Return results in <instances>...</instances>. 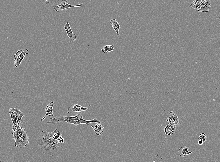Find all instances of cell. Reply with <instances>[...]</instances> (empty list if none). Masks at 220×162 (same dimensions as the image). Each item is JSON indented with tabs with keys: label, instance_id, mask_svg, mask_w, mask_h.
Returning a JSON list of instances; mask_svg holds the SVG:
<instances>
[{
	"label": "cell",
	"instance_id": "1",
	"mask_svg": "<svg viewBox=\"0 0 220 162\" xmlns=\"http://www.w3.org/2000/svg\"><path fill=\"white\" fill-rule=\"evenodd\" d=\"M57 131V129H56L52 133L42 131L40 134L38 138V144L42 153L55 157L59 155L62 152L64 146V143H60L53 137Z\"/></svg>",
	"mask_w": 220,
	"mask_h": 162
},
{
	"label": "cell",
	"instance_id": "2",
	"mask_svg": "<svg viewBox=\"0 0 220 162\" xmlns=\"http://www.w3.org/2000/svg\"><path fill=\"white\" fill-rule=\"evenodd\" d=\"M84 116V114L80 113L77 114L75 116L71 117L60 116L54 118H51V120L47 122L49 125H53L61 122H65L68 123L77 125L86 124L89 125L90 123H95L100 124V121L98 119L96 118L92 120H86L83 118Z\"/></svg>",
	"mask_w": 220,
	"mask_h": 162
},
{
	"label": "cell",
	"instance_id": "3",
	"mask_svg": "<svg viewBox=\"0 0 220 162\" xmlns=\"http://www.w3.org/2000/svg\"><path fill=\"white\" fill-rule=\"evenodd\" d=\"M12 134L16 147L22 148L26 147L29 144V137L25 129L22 127L20 132H15L13 131Z\"/></svg>",
	"mask_w": 220,
	"mask_h": 162
},
{
	"label": "cell",
	"instance_id": "4",
	"mask_svg": "<svg viewBox=\"0 0 220 162\" xmlns=\"http://www.w3.org/2000/svg\"><path fill=\"white\" fill-rule=\"evenodd\" d=\"M211 1H194L191 3L190 6L200 12L207 13L211 7Z\"/></svg>",
	"mask_w": 220,
	"mask_h": 162
},
{
	"label": "cell",
	"instance_id": "5",
	"mask_svg": "<svg viewBox=\"0 0 220 162\" xmlns=\"http://www.w3.org/2000/svg\"><path fill=\"white\" fill-rule=\"evenodd\" d=\"M29 53V51L27 49L18 51L14 56V63L15 67H18L20 66L26 55L28 54Z\"/></svg>",
	"mask_w": 220,
	"mask_h": 162
},
{
	"label": "cell",
	"instance_id": "6",
	"mask_svg": "<svg viewBox=\"0 0 220 162\" xmlns=\"http://www.w3.org/2000/svg\"><path fill=\"white\" fill-rule=\"evenodd\" d=\"M84 6L83 3H81L79 5H72L69 4L68 1L66 0H63L61 2L60 4L59 5L53 6V9L57 12H60L64 10H68L71 7H82Z\"/></svg>",
	"mask_w": 220,
	"mask_h": 162
},
{
	"label": "cell",
	"instance_id": "7",
	"mask_svg": "<svg viewBox=\"0 0 220 162\" xmlns=\"http://www.w3.org/2000/svg\"><path fill=\"white\" fill-rule=\"evenodd\" d=\"M176 127V126L175 125H172L169 124L164 127V131L165 134V138L164 142L162 144L161 147L159 151L158 152L157 154V155L155 159H156L158 155V154L159 153L162 147L163 144L166 139H167V138H169L172 136L173 134L175 132Z\"/></svg>",
	"mask_w": 220,
	"mask_h": 162
},
{
	"label": "cell",
	"instance_id": "8",
	"mask_svg": "<svg viewBox=\"0 0 220 162\" xmlns=\"http://www.w3.org/2000/svg\"><path fill=\"white\" fill-rule=\"evenodd\" d=\"M88 109V107H84L77 104L73 103L68 108L67 113L72 114L80 113L81 112L87 111Z\"/></svg>",
	"mask_w": 220,
	"mask_h": 162
},
{
	"label": "cell",
	"instance_id": "9",
	"mask_svg": "<svg viewBox=\"0 0 220 162\" xmlns=\"http://www.w3.org/2000/svg\"><path fill=\"white\" fill-rule=\"evenodd\" d=\"M167 121L169 123V124L176 126L179 125L180 123L178 116L173 111L170 112L169 114V117L167 119Z\"/></svg>",
	"mask_w": 220,
	"mask_h": 162
},
{
	"label": "cell",
	"instance_id": "10",
	"mask_svg": "<svg viewBox=\"0 0 220 162\" xmlns=\"http://www.w3.org/2000/svg\"><path fill=\"white\" fill-rule=\"evenodd\" d=\"M64 29L66 31L69 42H75L77 38L76 35L73 33L70 25L68 22H67L66 24L65 25Z\"/></svg>",
	"mask_w": 220,
	"mask_h": 162
},
{
	"label": "cell",
	"instance_id": "11",
	"mask_svg": "<svg viewBox=\"0 0 220 162\" xmlns=\"http://www.w3.org/2000/svg\"><path fill=\"white\" fill-rule=\"evenodd\" d=\"M54 105L55 103L53 101L48 104L45 109L46 114L44 117L41 119V121H44L48 116L51 117L54 116L55 114L53 112V106Z\"/></svg>",
	"mask_w": 220,
	"mask_h": 162
},
{
	"label": "cell",
	"instance_id": "12",
	"mask_svg": "<svg viewBox=\"0 0 220 162\" xmlns=\"http://www.w3.org/2000/svg\"><path fill=\"white\" fill-rule=\"evenodd\" d=\"M11 109L13 111L15 116H16V119L20 124H22L23 122L22 119L23 116H25L24 114L20 110L18 109L11 108Z\"/></svg>",
	"mask_w": 220,
	"mask_h": 162
},
{
	"label": "cell",
	"instance_id": "13",
	"mask_svg": "<svg viewBox=\"0 0 220 162\" xmlns=\"http://www.w3.org/2000/svg\"><path fill=\"white\" fill-rule=\"evenodd\" d=\"M91 127L94 131L95 133L98 136L100 135L104 132V127L99 123H97L95 125H91Z\"/></svg>",
	"mask_w": 220,
	"mask_h": 162
},
{
	"label": "cell",
	"instance_id": "14",
	"mask_svg": "<svg viewBox=\"0 0 220 162\" xmlns=\"http://www.w3.org/2000/svg\"><path fill=\"white\" fill-rule=\"evenodd\" d=\"M188 149L189 148L186 147V146L180 147L178 150V155L181 157H184L192 153L193 151H189L188 150Z\"/></svg>",
	"mask_w": 220,
	"mask_h": 162
},
{
	"label": "cell",
	"instance_id": "15",
	"mask_svg": "<svg viewBox=\"0 0 220 162\" xmlns=\"http://www.w3.org/2000/svg\"><path fill=\"white\" fill-rule=\"evenodd\" d=\"M110 23L115 32L117 33V35L120 36V34L119 33V30L120 29L121 26L117 20L114 19H112L110 21Z\"/></svg>",
	"mask_w": 220,
	"mask_h": 162
},
{
	"label": "cell",
	"instance_id": "16",
	"mask_svg": "<svg viewBox=\"0 0 220 162\" xmlns=\"http://www.w3.org/2000/svg\"><path fill=\"white\" fill-rule=\"evenodd\" d=\"M114 50V45L104 46L101 49L102 52L104 53L109 52Z\"/></svg>",
	"mask_w": 220,
	"mask_h": 162
},
{
	"label": "cell",
	"instance_id": "17",
	"mask_svg": "<svg viewBox=\"0 0 220 162\" xmlns=\"http://www.w3.org/2000/svg\"><path fill=\"white\" fill-rule=\"evenodd\" d=\"M9 113L10 116L12 121L13 123V124H16L17 123L16 118V116H15V115L13 111L12 110L11 108L10 109Z\"/></svg>",
	"mask_w": 220,
	"mask_h": 162
},
{
	"label": "cell",
	"instance_id": "18",
	"mask_svg": "<svg viewBox=\"0 0 220 162\" xmlns=\"http://www.w3.org/2000/svg\"><path fill=\"white\" fill-rule=\"evenodd\" d=\"M207 136L204 133L200 134L198 140H202L204 142L206 141L207 140Z\"/></svg>",
	"mask_w": 220,
	"mask_h": 162
},
{
	"label": "cell",
	"instance_id": "19",
	"mask_svg": "<svg viewBox=\"0 0 220 162\" xmlns=\"http://www.w3.org/2000/svg\"><path fill=\"white\" fill-rule=\"evenodd\" d=\"M17 128L18 124L17 123H16V124H13L12 127V128L13 131H14L15 132L16 131V130L17 129Z\"/></svg>",
	"mask_w": 220,
	"mask_h": 162
},
{
	"label": "cell",
	"instance_id": "20",
	"mask_svg": "<svg viewBox=\"0 0 220 162\" xmlns=\"http://www.w3.org/2000/svg\"><path fill=\"white\" fill-rule=\"evenodd\" d=\"M203 143L204 142L201 140H199L198 141V144L199 145H202Z\"/></svg>",
	"mask_w": 220,
	"mask_h": 162
},
{
	"label": "cell",
	"instance_id": "21",
	"mask_svg": "<svg viewBox=\"0 0 220 162\" xmlns=\"http://www.w3.org/2000/svg\"><path fill=\"white\" fill-rule=\"evenodd\" d=\"M45 1L46 2V4L49 3L50 2V1Z\"/></svg>",
	"mask_w": 220,
	"mask_h": 162
},
{
	"label": "cell",
	"instance_id": "22",
	"mask_svg": "<svg viewBox=\"0 0 220 162\" xmlns=\"http://www.w3.org/2000/svg\"><path fill=\"white\" fill-rule=\"evenodd\" d=\"M1 162H5L3 161H1Z\"/></svg>",
	"mask_w": 220,
	"mask_h": 162
}]
</instances>
